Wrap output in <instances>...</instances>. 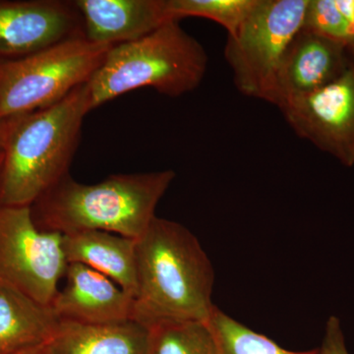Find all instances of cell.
Here are the masks:
<instances>
[{
	"label": "cell",
	"instance_id": "cell-11",
	"mask_svg": "<svg viewBox=\"0 0 354 354\" xmlns=\"http://www.w3.org/2000/svg\"><path fill=\"white\" fill-rule=\"evenodd\" d=\"M65 277L66 285L51 304L59 320L95 325L133 320L134 299L113 279L79 263H69Z\"/></svg>",
	"mask_w": 354,
	"mask_h": 354
},
{
	"label": "cell",
	"instance_id": "cell-14",
	"mask_svg": "<svg viewBox=\"0 0 354 354\" xmlns=\"http://www.w3.org/2000/svg\"><path fill=\"white\" fill-rule=\"evenodd\" d=\"M148 328L136 321L116 324H84L59 320L46 354H145Z\"/></svg>",
	"mask_w": 354,
	"mask_h": 354
},
{
	"label": "cell",
	"instance_id": "cell-10",
	"mask_svg": "<svg viewBox=\"0 0 354 354\" xmlns=\"http://www.w3.org/2000/svg\"><path fill=\"white\" fill-rule=\"evenodd\" d=\"M354 60V46L302 27L279 64L270 104L315 92L339 79Z\"/></svg>",
	"mask_w": 354,
	"mask_h": 354
},
{
	"label": "cell",
	"instance_id": "cell-5",
	"mask_svg": "<svg viewBox=\"0 0 354 354\" xmlns=\"http://www.w3.org/2000/svg\"><path fill=\"white\" fill-rule=\"evenodd\" d=\"M113 46L84 37L0 62V120L34 113L88 83Z\"/></svg>",
	"mask_w": 354,
	"mask_h": 354
},
{
	"label": "cell",
	"instance_id": "cell-4",
	"mask_svg": "<svg viewBox=\"0 0 354 354\" xmlns=\"http://www.w3.org/2000/svg\"><path fill=\"white\" fill-rule=\"evenodd\" d=\"M207 68L204 46L171 21L143 38L111 48L87 83L88 108L92 111L144 87L178 97L199 87Z\"/></svg>",
	"mask_w": 354,
	"mask_h": 354
},
{
	"label": "cell",
	"instance_id": "cell-1",
	"mask_svg": "<svg viewBox=\"0 0 354 354\" xmlns=\"http://www.w3.org/2000/svg\"><path fill=\"white\" fill-rule=\"evenodd\" d=\"M137 293L133 320L207 322L215 272L199 241L176 221L156 216L136 241Z\"/></svg>",
	"mask_w": 354,
	"mask_h": 354
},
{
	"label": "cell",
	"instance_id": "cell-3",
	"mask_svg": "<svg viewBox=\"0 0 354 354\" xmlns=\"http://www.w3.org/2000/svg\"><path fill=\"white\" fill-rule=\"evenodd\" d=\"M90 111L86 83L57 104L16 118L3 148L0 206L31 207L70 174Z\"/></svg>",
	"mask_w": 354,
	"mask_h": 354
},
{
	"label": "cell",
	"instance_id": "cell-19",
	"mask_svg": "<svg viewBox=\"0 0 354 354\" xmlns=\"http://www.w3.org/2000/svg\"><path fill=\"white\" fill-rule=\"evenodd\" d=\"M304 27L354 46V38L337 0H309Z\"/></svg>",
	"mask_w": 354,
	"mask_h": 354
},
{
	"label": "cell",
	"instance_id": "cell-22",
	"mask_svg": "<svg viewBox=\"0 0 354 354\" xmlns=\"http://www.w3.org/2000/svg\"><path fill=\"white\" fill-rule=\"evenodd\" d=\"M43 346H35V348L24 349V351H18L12 354H46Z\"/></svg>",
	"mask_w": 354,
	"mask_h": 354
},
{
	"label": "cell",
	"instance_id": "cell-2",
	"mask_svg": "<svg viewBox=\"0 0 354 354\" xmlns=\"http://www.w3.org/2000/svg\"><path fill=\"white\" fill-rule=\"evenodd\" d=\"M176 176L165 169L84 184L68 174L32 205V220L39 230L62 235L100 230L139 239Z\"/></svg>",
	"mask_w": 354,
	"mask_h": 354
},
{
	"label": "cell",
	"instance_id": "cell-18",
	"mask_svg": "<svg viewBox=\"0 0 354 354\" xmlns=\"http://www.w3.org/2000/svg\"><path fill=\"white\" fill-rule=\"evenodd\" d=\"M258 0H169L172 19L200 17L223 26L234 37L252 12Z\"/></svg>",
	"mask_w": 354,
	"mask_h": 354
},
{
	"label": "cell",
	"instance_id": "cell-17",
	"mask_svg": "<svg viewBox=\"0 0 354 354\" xmlns=\"http://www.w3.org/2000/svg\"><path fill=\"white\" fill-rule=\"evenodd\" d=\"M207 324L218 354H316L317 348L302 353L283 348L266 335L237 322L216 306Z\"/></svg>",
	"mask_w": 354,
	"mask_h": 354
},
{
	"label": "cell",
	"instance_id": "cell-16",
	"mask_svg": "<svg viewBox=\"0 0 354 354\" xmlns=\"http://www.w3.org/2000/svg\"><path fill=\"white\" fill-rule=\"evenodd\" d=\"M145 354H218L207 322L162 321L148 327Z\"/></svg>",
	"mask_w": 354,
	"mask_h": 354
},
{
	"label": "cell",
	"instance_id": "cell-20",
	"mask_svg": "<svg viewBox=\"0 0 354 354\" xmlns=\"http://www.w3.org/2000/svg\"><path fill=\"white\" fill-rule=\"evenodd\" d=\"M316 354H349L344 342L341 321L337 317L330 316L326 324L325 335Z\"/></svg>",
	"mask_w": 354,
	"mask_h": 354
},
{
	"label": "cell",
	"instance_id": "cell-12",
	"mask_svg": "<svg viewBox=\"0 0 354 354\" xmlns=\"http://www.w3.org/2000/svg\"><path fill=\"white\" fill-rule=\"evenodd\" d=\"M74 4L84 37L106 46L137 41L174 21L169 0H75Z\"/></svg>",
	"mask_w": 354,
	"mask_h": 354
},
{
	"label": "cell",
	"instance_id": "cell-13",
	"mask_svg": "<svg viewBox=\"0 0 354 354\" xmlns=\"http://www.w3.org/2000/svg\"><path fill=\"white\" fill-rule=\"evenodd\" d=\"M67 262L101 272L131 295L137 293V239L100 230L62 235Z\"/></svg>",
	"mask_w": 354,
	"mask_h": 354
},
{
	"label": "cell",
	"instance_id": "cell-21",
	"mask_svg": "<svg viewBox=\"0 0 354 354\" xmlns=\"http://www.w3.org/2000/svg\"><path fill=\"white\" fill-rule=\"evenodd\" d=\"M18 116H15V118L0 120V152L3 151L7 136H8L9 132H10L11 128H12L14 122H15Z\"/></svg>",
	"mask_w": 354,
	"mask_h": 354
},
{
	"label": "cell",
	"instance_id": "cell-23",
	"mask_svg": "<svg viewBox=\"0 0 354 354\" xmlns=\"http://www.w3.org/2000/svg\"><path fill=\"white\" fill-rule=\"evenodd\" d=\"M2 162H3V151L0 152V167H1Z\"/></svg>",
	"mask_w": 354,
	"mask_h": 354
},
{
	"label": "cell",
	"instance_id": "cell-15",
	"mask_svg": "<svg viewBox=\"0 0 354 354\" xmlns=\"http://www.w3.org/2000/svg\"><path fill=\"white\" fill-rule=\"evenodd\" d=\"M58 321L51 306L0 281V354L43 346Z\"/></svg>",
	"mask_w": 354,
	"mask_h": 354
},
{
	"label": "cell",
	"instance_id": "cell-9",
	"mask_svg": "<svg viewBox=\"0 0 354 354\" xmlns=\"http://www.w3.org/2000/svg\"><path fill=\"white\" fill-rule=\"evenodd\" d=\"M77 37H84V30L74 1L0 0V62Z\"/></svg>",
	"mask_w": 354,
	"mask_h": 354
},
{
	"label": "cell",
	"instance_id": "cell-6",
	"mask_svg": "<svg viewBox=\"0 0 354 354\" xmlns=\"http://www.w3.org/2000/svg\"><path fill=\"white\" fill-rule=\"evenodd\" d=\"M309 0H258L234 37L225 57L242 95L270 102L281 59L304 26Z\"/></svg>",
	"mask_w": 354,
	"mask_h": 354
},
{
	"label": "cell",
	"instance_id": "cell-8",
	"mask_svg": "<svg viewBox=\"0 0 354 354\" xmlns=\"http://www.w3.org/2000/svg\"><path fill=\"white\" fill-rule=\"evenodd\" d=\"M301 139L344 167L354 165V60L339 79L279 108Z\"/></svg>",
	"mask_w": 354,
	"mask_h": 354
},
{
	"label": "cell",
	"instance_id": "cell-7",
	"mask_svg": "<svg viewBox=\"0 0 354 354\" xmlns=\"http://www.w3.org/2000/svg\"><path fill=\"white\" fill-rule=\"evenodd\" d=\"M62 237L39 230L31 207L0 206V281L51 306L68 266Z\"/></svg>",
	"mask_w": 354,
	"mask_h": 354
}]
</instances>
